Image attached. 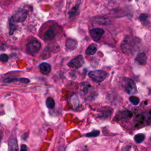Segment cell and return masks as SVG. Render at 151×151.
Returning <instances> with one entry per match:
<instances>
[{"label": "cell", "instance_id": "obj_1", "mask_svg": "<svg viewBox=\"0 0 151 151\" xmlns=\"http://www.w3.org/2000/svg\"><path fill=\"white\" fill-rule=\"evenodd\" d=\"M136 40L133 37H126L121 44L122 51L126 55H130L134 51L137 44Z\"/></svg>", "mask_w": 151, "mask_h": 151}, {"label": "cell", "instance_id": "obj_2", "mask_svg": "<svg viewBox=\"0 0 151 151\" xmlns=\"http://www.w3.org/2000/svg\"><path fill=\"white\" fill-rule=\"evenodd\" d=\"M122 86L125 91L129 94H133L137 91V87L134 81L127 77H124L122 80Z\"/></svg>", "mask_w": 151, "mask_h": 151}, {"label": "cell", "instance_id": "obj_3", "mask_svg": "<svg viewBox=\"0 0 151 151\" xmlns=\"http://www.w3.org/2000/svg\"><path fill=\"white\" fill-rule=\"evenodd\" d=\"M107 74L106 71L103 70H94L91 71L88 73V76L93 81L97 83L102 82L107 77Z\"/></svg>", "mask_w": 151, "mask_h": 151}, {"label": "cell", "instance_id": "obj_4", "mask_svg": "<svg viewBox=\"0 0 151 151\" xmlns=\"http://www.w3.org/2000/svg\"><path fill=\"white\" fill-rule=\"evenodd\" d=\"M41 47V43L37 40H33L29 42L26 47V51L30 55H34L37 53Z\"/></svg>", "mask_w": 151, "mask_h": 151}, {"label": "cell", "instance_id": "obj_5", "mask_svg": "<svg viewBox=\"0 0 151 151\" xmlns=\"http://www.w3.org/2000/svg\"><path fill=\"white\" fill-rule=\"evenodd\" d=\"M136 122L137 125H142L145 122H151V110L145 114H140L136 117Z\"/></svg>", "mask_w": 151, "mask_h": 151}, {"label": "cell", "instance_id": "obj_6", "mask_svg": "<svg viewBox=\"0 0 151 151\" xmlns=\"http://www.w3.org/2000/svg\"><path fill=\"white\" fill-rule=\"evenodd\" d=\"M84 59L82 55H80L70 60V61L68 63V65L72 68H80L84 64Z\"/></svg>", "mask_w": 151, "mask_h": 151}, {"label": "cell", "instance_id": "obj_7", "mask_svg": "<svg viewBox=\"0 0 151 151\" xmlns=\"http://www.w3.org/2000/svg\"><path fill=\"white\" fill-rule=\"evenodd\" d=\"M27 17V12L24 9H19L12 17L15 22H24Z\"/></svg>", "mask_w": 151, "mask_h": 151}, {"label": "cell", "instance_id": "obj_8", "mask_svg": "<svg viewBox=\"0 0 151 151\" xmlns=\"http://www.w3.org/2000/svg\"><path fill=\"white\" fill-rule=\"evenodd\" d=\"M90 35L94 41H98L100 40L104 34V30L100 28H96L89 31Z\"/></svg>", "mask_w": 151, "mask_h": 151}, {"label": "cell", "instance_id": "obj_9", "mask_svg": "<svg viewBox=\"0 0 151 151\" xmlns=\"http://www.w3.org/2000/svg\"><path fill=\"white\" fill-rule=\"evenodd\" d=\"M3 81L5 82V83H11V82H13V81H19V82L27 84V83H28L29 82V80L28 79V78H16V77H6V78H4Z\"/></svg>", "mask_w": 151, "mask_h": 151}, {"label": "cell", "instance_id": "obj_10", "mask_svg": "<svg viewBox=\"0 0 151 151\" xmlns=\"http://www.w3.org/2000/svg\"><path fill=\"white\" fill-rule=\"evenodd\" d=\"M39 68L41 73L45 75L49 74L51 70V65L47 63H42L40 64L39 65Z\"/></svg>", "mask_w": 151, "mask_h": 151}, {"label": "cell", "instance_id": "obj_11", "mask_svg": "<svg viewBox=\"0 0 151 151\" xmlns=\"http://www.w3.org/2000/svg\"><path fill=\"white\" fill-rule=\"evenodd\" d=\"M55 34L52 29H50L44 34V39L46 41H51L55 37Z\"/></svg>", "mask_w": 151, "mask_h": 151}, {"label": "cell", "instance_id": "obj_12", "mask_svg": "<svg viewBox=\"0 0 151 151\" xmlns=\"http://www.w3.org/2000/svg\"><path fill=\"white\" fill-rule=\"evenodd\" d=\"M136 60L141 65H145L147 61V57L146 54L144 52L139 53L136 57Z\"/></svg>", "mask_w": 151, "mask_h": 151}, {"label": "cell", "instance_id": "obj_13", "mask_svg": "<svg viewBox=\"0 0 151 151\" xmlns=\"http://www.w3.org/2000/svg\"><path fill=\"white\" fill-rule=\"evenodd\" d=\"M65 45L68 49H69L70 50H74L76 48V47L77 46V42L73 39L68 38L66 40Z\"/></svg>", "mask_w": 151, "mask_h": 151}, {"label": "cell", "instance_id": "obj_14", "mask_svg": "<svg viewBox=\"0 0 151 151\" xmlns=\"http://www.w3.org/2000/svg\"><path fill=\"white\" fill-rule=\"evenodd\" d=\"M8 150H18L17 141L15 139H11L8 142Z\"/></svg>", "mask_w": 151, "mask_h": 151}, {"label": "cell", "instance_id": "obj_15", "mask_svg": "<svg viewBox=\"0 0 151 151\" xmlns=\"http://www.w3.org/2000/svg\"><path fill=\"white\" fill-rule=\"evenodd\" d=\"M97 45L95 44H92L87 47L86 51V54L87 55H93L94 54L96 53V52L97 51Z\"/></svg>", "mask_w": 151, "mask_h": 151}, {"label": "cell", "instance_id": "obj_16", "mask_svg": "<svg viewBox=\"0 0 151 151\" xmlns=\"http://www.w3.org/2000/svg\"><path fill=\"white\" fill-rule=\"evenodd\" d=\"M120 119H123V120H127V119H129L132 116V112L129 111V110H125V111H122L120 114Z\"/></svg>", "mask_w": 151, "mask_h": 151}, {"label": "cell", "instance_id": "obj_17", "mask_svg": "<svg viewBox=\"0 0 151 151\" xmlns=\"http://www.w3.org/2000/svg\"><path fill=\"white\" fill-rule=\"evenodd\" d=\"M145 139V135L143 133H139L134 136V140L137 143H140Z\"/></svg>", "mask_w": 151, "mask_h": 151}, {"label": "cell", "instance_id": "obj_18", "mask_svg": "<svg viewBox=\"0 0 151 151\" xmlns=\"http://www.w3.org/2000/svg\"><path fill=\"white\" fill-rule=\"evenodd\" d=\"M46 106L49 109H52L55 106L54 100L51 97H48L46 100Z\"/></svg>", "mask_w": 151, "mask_h": 151}, {"label": "cell", "instance_id": "obj_19", "mask_svg": "<svg viewBox=\"0 0 151 151\" xmlns=\"http://www.w3.org/2000/svg\"><path fill=\"white\" fill-rule=\"evenodd\" d=\"M78 7H79V5L78 4H77L68 12V15L70 18L73 17V16H74L76 15V14L77 13L78 9Z\"/></svg>", "mask_w": 151, "mask_h": 151}, {"label": "cell", "instance_id": "obj_20", "mask_svg": "<svg viewBox=\"0 0 151 151\" xmlns=\"http://www.w3.org/2000/svg\"><path fill=\"white\" fill-rule=\"evenodd\" d=\"M129 101L133 104V105H137L139 104V103H140V100L138 97H137L136 96H132L129 97Z\"/></svg>", "mask_w": 151, "mask_h": 151}, {"label": "cell", "instance_id": "obj_21", "mask_svg": "<svg viewBox=\"0 0 151 151\" xmlns=\"http://www.w3.org/2000/svg\"><path fill=\"white\" fill-rule=\"evenodd\" d=\"M100 134V131L99 130H94L92 131L90 133H88L86 134V136L88 137H94L97 136Z\"/></svg>", "mask_w": 151, "mask_h": 151}, {"label": "cell", "instance_id": "obj_22", "mask_svg": "<svg viewBox=\"0 0 151 151\" xmlns=\"http://www.w3.org/2000/svg\"><path fill=\"white\" fill-rule=\"evenodd\" d=\"M14 20L13 19L12 17L11 18V20H10V35L13 34V32L14 31V30L16 29V27L14 25Z\"/></svg>", "mask_w": 151, "mask_h": 151}, {"label": "cell", "instance_id": "obj_23", "mask_svg": "<svg viewBox=\"0 0 151 151\" xmlns=\"http://www.w3.org/2000/svg\"><path fill=\"white\" fill-rule=\"evenodd\" d=\"M8 60V56L6 54H2L0 55V61L2 63H6Z\"/></svg>", "mask_w": 151, "mask_h": 151}, {"label": "cell", "instance_id": "obj_24", "mask_svg": "<svg viewBox=\"0 0 151 151\" xmlns=\"http://www.w3.org/2000/svg\"><path fill=\"white\" fill-rule=\"evenodd\" d=\"M147 18V15L146 14H142L140 15L139 19L141 21H145Z\"/></svg>", "mask_w": 151, "mask_h": 151}, {"label": "cell", "instance_id": "obj_25", "mask_svg": "<svg viewBox=\"0 0 151 151\" xmlns=\"http://www.w3.org/2000/svg\"><path fill=\"white\" fill-rule=\"evenodd\" d=\"M28 148L27 147V146L25 145H22L21 146V150L22 151H25V150H28Z\"/></svg>", "mask_w": 151, "mask_h": 151}, {"label": "cell", "instance_id": "obj_26", "mask_svg": "<svg viewBox=\"0 0 151 151\" xmlns=\"http://www.w3.org/2000/svg\"><path fill=\"white\" fill-rule=\"evenodd\" d=\"M150 94H151V91H150Z\"/></svg>", "mask_w": 151, "mask_h": 151}]
</instances>
